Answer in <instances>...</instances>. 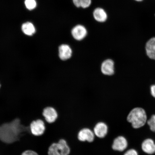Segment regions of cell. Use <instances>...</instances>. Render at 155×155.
I'll use <instances>...</instances> for the list:
<instances>
[{"label":"cell","instance_id":"8","mask_svg":"<svg viewBox=\"0 0 155 155\" xmlns=\"http://www.w3.org/2000/svg\"><path fill=\"white\" fill-rule=\"evenodd\" d=\"M128 145L127 139L123 136H119L114 139L112 147L114 150L123 152L127 149Z\"/></svg>","mask_w":155,"mask_h":155},{"label":"cell","instance_id":"18","mask_svg":"<svg viewBox=\"0 0 155 155\" xmlns=\"http://www.w3.org/2000/svg\"><path fill=\"white\" fill-rule=\"evenodd\" d=\"M150 130L153 132H155V114L151 116L150 119H148L147 122Z\"/></svg>","mask_w":155,"mask_h":155},{"label":"cell","instance_id":"11","mask_svg":"<svg viewBox=\"0 0 155 155\" xmlns=\"http://www.w3.org/2000/svg\"><path fill=\"white\" fill-rule=\"evenodd\" d=\"M108 127L107 125L104 122H100L97 123L94 129L95 135L100 138H104L107 134Z\"/></svg>","mask_w":155,"mask_h":155},{"label":"cell","instance_id":"7","mask_svg":"<svg viewBox=\"0 0 155 155\" xmlns=\"http://www.w3.org/2000/svg\"><path fill=\"white\" fill-rule=\"evenodd\" d=\"M71 35L74 40L81 41L86 37L88 31L86 27L82 25H77L71 29Z\"/></svg>","mask_w":155,"mask_h":155},{"label":"cell","instance_id":"23","mask_svg":"<svg viewBox=\"0 0 155 155\" xmlns=\"http://www.w3.org/2000/svg\"><path fill=\"white\" fill-rule=\"evenodd\" d=\"M1 87H2V85H1V82H0V91H1Z\"/></svg>","mask_w":155,"mask_h":155},{"label":"cell","instance_id":"16","mask_svg":"<svg viewBox=\"0 0 155 155\" xmlns=\"http://www.w3.org/2000/svg\"><path fill=\"white\" fill-rule=\"evenodd\" d=\"M73 4L77 8L86 9L90 6L92 0H72Z\"/></svg>","mask_w":155,"mask_h":155},{"label":"cell","instance_id":"20","mask_svg":"<svg viewBox=\"0 0 155 155\" xmlns=\"http://www.w3.org/2000/svg\"><path fill=\"white\" fill-rule=\"evenodd\" d=\"M124 155H139V154L135 149H130L126 151Z\"/></svg>","mask_w":155,"mask_h":155},{"label":"cell","instance_id":"12","mask_svg":"<svg viewBox=\"0 0 155 155\" xmlns=\"http://www.w3.org/2000/svg\"><path fill=\"white\" fill-rule=\"evenodd\" d=\"M145 51L147 57L155 61V37L151 38L147 42Z\"/></svg>","mask_w":155,"mask_h":155},{"label":"cell","instance_id":"2","mask_svg":"<svg viewBox=\"0 0 155 155\" xmlns=\"http://www.w3.org/2000/svg\"><path fill=\"white\" fill-rule=\"evenodd\" d=\"M148 120L146 110L141 107L133 108L127 116V121L134 129H139L144 127Z\"/></svg>","mask_w":155,"mask_h":155},{"label":"cell","instance_id":"5","mask_svg":"<svg viewBox=\"0 0 155 155\" xmlns=\"http://www.w3.org/2000/svg\"><path fill=\"white\" fill-rule=\"evenodd\" d=\"M72 48L68 44H64L61 45L58 48V57L60 60L66 61L72 57Z\"/></svg>","mask_w":155,"mask_h":155},{"label":"cell","instance_id":"22","mask_svg":"<svg viewBox=\"0 0 155 155\" xmlns=\"http://www.w3.org/2000/svg\"><path fill=\"white\" fill-rule=\"evenodd\" d=\"M21 155H39V154L34 150H28L24 151Z\"/></svg>","mask_w":155,"mask_h":155},{"label":"cell","instance_id":"17","mask_svg":"<svg viewBox=\"0 0 155 155\" xmlns=\"http://www.w3.org/2000/svg\"><path fill=\"white\" fill-rule=\"evenodd\" d=\"M48 155H61L58 143H53L48 148Z\"/></svg>","mask_w":155,"mask_h":155},{"label":"cell","instance_id":"10","mask_svg":"<svg viewBox=\"0 0 155 155\" xmlns=\"http://www.w3.org/2000/svg\"><path fill=\"white\" fill-rule=\"evenodd\" d=\"M141 150L145 153L148 155L155 154V142L152 138L144 139L141 143Z\"/></svg>","mask_w":155,"mask_h":155},{"label":"cell","instance_id":"21","mask_svg":"<svg viewBox=\"0 0 155 155\" xmlns=\"http://www.w3.org/2000/svg\"><path fill=\"white\" fill-rule=\"evenodd\" d=\"M150 96L155 99V83L151 85L150 87Z\"/></svg>","mask_w":155,"mask_h":155},{"label":"cell","instance_id":"19","mask_svg":"<svg viewBox=\"0 0 155 155\" xmlns=\"http://www.w3.org/2000/svg\"><path fill=\"white\" fill-rule=\"evenodd\" d=\"M25 5L27 9L31 11L36 8L37 3L35 0H25Z\"/></svg>","mask_w":155,"mask_h":155},{"label":"cell","instance_id":"4","mask_svg":"<svg viewBox=\"0 0 155 155\" xmlns=\"http://www.w3.org/2000/svg\"><path fill=\"white\" fill-rule=\"evenodd\" d=\"M100 70L103 75L106 76H111L115 73V63L111 59H107L102 62Z\"/></svg>","mask_w":155,"mask_h":155},{"label":"cell","instance_id":"1","mask_svg":"<svg viewBox=\"0 0 155 155\" xmlns=\"http://www.w3.org/2000/svg\"><path fill=\"white\" fill-rule=\"evenodd\" d=\"M29 133H31L30 126L22 124L20 120L16 118L0 125V140L11 144L18 141L23 135Z\"/></svg>","mask_w":155,"mask_h":155},{"label":"cell","instance_id":"13","mask_svg":"<svg viewBox=\"0 0 155 155\" xmlns=\"http://www.w3.org/2000/svg\"><path fill=\"white\" fill-rule=\"evenodd\" d=\"M93 15L95 20L98 22H105L108 18L106 12L101 7H97L93 11Z\"/></svg>","mask_w":155,"mask_h":155},{"label":"cell","instance_id":"15","mask_svg":"<svg viewBox=\"0 0 155 155\" xmlns=\"http://www.w3.org/2000/svg\"><path fill=\"white\" fill-rule=\"evenodd\" d=\"M61 155H69L71 149L66 140L64 139H60L58 142Z\"/></svg>","mask_w":155,"mask_h":155},{"label":"cell","instance_id":"24","mask_svg":"<svg viewBox=\"0 0 155 155\" xmlns=\"http://www.w3.org/2000/svg\"><path fill=\"white\" fill-rule=\"evenodd\" d=\"M135 1L138 2H140L142 1L143 0H135Z\"/></svg>","mask_w":155,"mask_h":155},{"label":"cell","instance_id":"6","mask_svg":"<svg viewBox=\"0 0 155 155\" xmlns=\"http://www.w3.org/2000/svg\"><path fill=\"white\" fill-rule=\"evenodd\" d=\"M42 114L45 121L49 124L55 123L59 117L57 110L53 107L51 106L45 108Z\"/></svg>","mask_w":155,"mask_h":155},{"label":"cell","instance_id":"9","mask_svg":"<svg viewBox=\"0 0 155 155\" xmlns=\"http://www.w3.org/2000/svg\"><path fill=\"white\" fill-rule=\"evenodd\" d=\"M94 131L87 128L81 129L78 134V140L82 142L87 141L89 143H91L94 141Z\"/></svg>","mask_w":155,"mask_h":155},{"label":"cell","instance_id":"14","mask_svg":"<svg viewBox=\"0 0 155 155\" xmlns=\"http://www.w3.org/2000/svg\"><path fill=\"white\" fill-rule=\"evenodd\" d=\"M21 29L24 33L28 36H32L36 32V29L32 23L27 22L23 24Z\"/></svg>","mask_w":155,"mask_h":155},{"label":"cell","instance_id":"3","mask_svg":"<svg viewBox=\"0 0 155 155\" xmlns=\"http://www.w3.org/2000/svg\"><path fill=\"white\" fill-rule=\"evenodd\" d=\"M30 127L31 133L36 137L43 135L46 128L45 122L41 119L32 121L30 124Z\"/></svg>","mask_w":155,"mask_h":155}]
</instances>
